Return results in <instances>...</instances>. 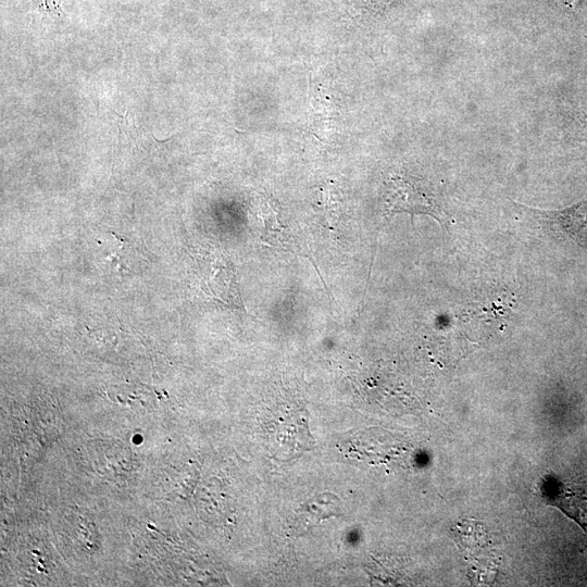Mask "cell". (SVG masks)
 <instances>
[{"instance_id": "277c9868", "label": "cell", "mask_w": 587, "mask_h": 587, "mask_svg": "<svg viewBox=\"0 0 587 587\" xmlns=\"http://www.w3.org/2000/svg\"><path fill=\"white\" fill-rule=\"evenodd\" d=\"M577 120L587 134V113L585 111H579Z\"/></svg>"}, {"instance_id": "6da1fadb", "label": "cell", "mask_w": 587, "mask_h": 587, "mask_svg": "<svg viewBox=\"0 0 587 587\" xmlns=\"http://www.w3.org/2000/svg\"><path fill=\"white\" fill-rule=\"evenodd\" d=\"M382 207L386 215L395 213L428 214L442 222L444 213L425 187L409 177L395 175L385 180Z\"/></svg>"}, {"instance_id": "7a4b0ae2", "label": "cell", "mask_w": 587, "mask_h": 587, "mask_svg": "<svg viewBox=\"0 0 587 587\" xmlns=\"http://www.w3.org/2000/svg\"><path fill=\"white\" fill-rule=\"evenodd\" d=\"M548 500L587 532V494L584 490L558 486L548 491Z\"/></svg>"}, {"instance_id": "3957f363", "label": "cell", "mask_w": 587, "mask_h": 587, "mask_svg": "<svg viewBox=\"0 0 587 587\" xmlns=\"http://www.w3.org/2000/svg\"><path fill=\"white\" fill-rule=\"evenodd\" d=\"M337 502L338 499L332 495L320 496L316 500L312 499L303 509V521L311 524L334 515L338 508Z\"/></svg>"}]
</instances>
